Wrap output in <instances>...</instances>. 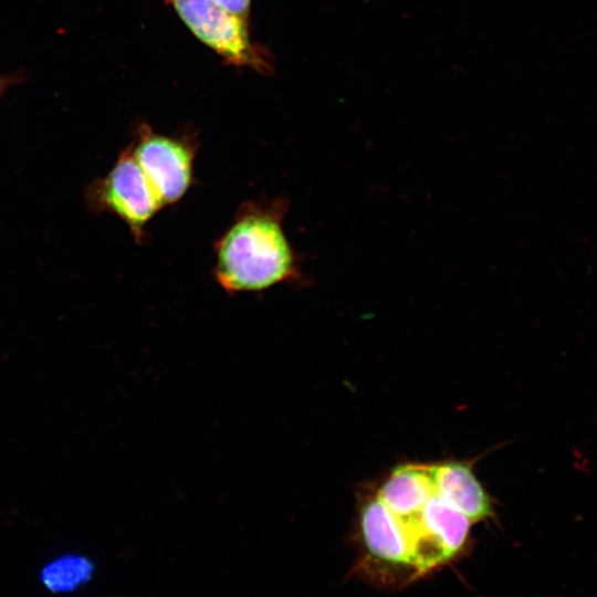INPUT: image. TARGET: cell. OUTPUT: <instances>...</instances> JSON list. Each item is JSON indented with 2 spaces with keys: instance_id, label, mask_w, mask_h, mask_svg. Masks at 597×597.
<instances>
[{
  "instance_id": "cell-7",
  "label": "cell",
  "mask_w": 597,
  "mask_h": 597,
  "mask_svg": "<svg viewBox=\"0 0 597 597\" xmlns=\"http://www.w3.org/2000/svg\"><path fill=\"white\" fill-rule=\"evenodd\" d=\"M434 491L432 465L401 464L395 468L377 495L402 522L420 512Z\"/></svg>"
},
{
  "instance_id": "cell-6",
  "label": "cell",
  "mask_w": 597,
  "mask_h": 597,
  "mask_svg": "<svg viewBox=\"0 0 597 597\" xmlns=\"http://www.w3.org/2000/svg\"><path fill=\"white\" fill-rule=\"evenodd\" d=\"M432 471L438 495L471 523L493 514L490 496L468 464L451 461L432 465Z\"/></svg>"
},
{
  "instance_id": "cell-9",
  "label": "cell",
  "mask_w": 597,
  "mask_h": 597,
  "mask_svg": "<svg viewBox=\"0 0 597 597\" xmlns=\"http://www.w3.org/2000/svg\"><path fill=\"white\" fill-rule=\"evenodd\" d=\"M223 9L245 18L251 0H211Z\"/></svg>"
},
{
  "instance_id": "cell-1",
  "label": "cell",
  "mask_w": 597,
  "mask_h": 597,
  "mask_svg": "<svg viewBox=\"0 0 597 597\" xmlns=\"http://www.w3.org/2000/svg\"><path fill=\"white\" fill-rule=\"evenodd\" d=\"M283 197L248 200L214 241L213 276L229 294L261 292L279 284L308 283L289 241Z\"/></svg>"
},
{
  "instance_id": "cell-2",
  "label": "cell",
  "mask_w": 597,
  "mask_h": 597,
  "mask_svg": "<svg viewBox=\"0 0 597 597\" xmlns=\"http://www.w3.org/2000/svg\"><path fill=\"white\" fill-rule=\"evenodd\" d=\"M92 200L98 210L112 212L122 219L138 244L147 241L148 223L165 207L130 147L119 155L109 172L94 185Z\"/></svg>"
},
{
  "instance_id": "cell-5",
  "label": "cell",
  "mask_w": 597,
  "mask_h": 597,
  "mask_svg": "<svg viewBox=\"0 0 597 597\" xmlns=\"http://www.w3.org/2000/svg\"><path fill=\"white\" fill-rule=\"evenodd\" d=\"M360 528L369 555L386 565H412L408 540L395 515L376 494L360 511Z\"/></svg>"
},
{
  "instance_id": "cell-4",
  "label": "cell",
  "mask_w": 597,
  "mask_h": 597,
  "mask_svg": "<svg viewBox=\"0 0 597 597\" xmlns=\"http://www.w3.org/2000/svg\"><path fill=\"white\" fill-rule=\"evenodd\" d=\"M192 33L232 64L263 66L252 46L245 18L211 0H168Z\"/></svg>"
},
{
  "instance_id": "cell-8",
  "label": "cell",
  "mask_w": 597,
  "mask_h": 597,
  "mask_svg": "<svg viewBox=\"0 0 597 597\" xmlns=\"http://www.w3.org/2000/svg\"><path fill=\"white\" fill-rule=\"evenodd\" d=\"M81 561H66V562H57L56 564L52 565L50 569L46 572L45 579L50 583V586L55 587L59 585L60 587L65 586H73L82 582L83 578H85L90 572V568H81L76 570H72L75 566H77Z\"/></svg>"
},
{
  "instance_id": "cell-10",
  "label": "cell",
  "mask_w": 597,
  "mask_h": 597,
  "mask_svg": "<svg viewBox=\"0 0 597 597\" xmlns=\"http://www.w3.org/2000/svg\"><path fill=\"white\" fill-rule=\"evenodd\" d=\"M15 76H2L0 75V96L4 93V91L11 85L17 82Z\"/></svg>"
},
{
  "instance_id": "cell-3",
  "label": "cell",
  "mask_w": 597,
  "mask_h": 597,
  "mask_svg": "<svg viewBox=\"0 0 597 597\" xmlns=\"http://www.w3.org/2000/svg\"><path fill=\"white\" fill-rule=\"evenodd\" d=\"M130 148L165 207L176 205L187 195L195 180L196 146L191 142L143 128Z\"/></svg>"
}]
</instances>
